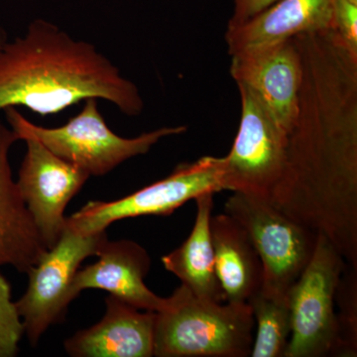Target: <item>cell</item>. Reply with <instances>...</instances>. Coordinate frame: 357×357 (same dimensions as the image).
<instances>
[{
  "instance_id": "6da1fadb",
  "label": "cell",
  "mask_w": 357,
  "mask_h": 357,
  "mask_svg": "<svg viewBox=\"0 0 357 357\" xmlns=\"http://www.w3.org/2000/svg\"><path fill=\"white\" fill-rule=\"evenodd\" d=\"M294 39L303 67L299 110L270 202L357 266V55L333 30Z\"/></svg>"
},
{
  "instance_id": "7a4b0ae2",
  "label": "cell",
  "mask_w": 357,
  "mask_h": 357,
  "mask_svg": "<svg viewBox=\"0 0 357 357\" xmlns=\"http://www.w3.org/2000/svg\"><path fill=\"white\" fill-rule=\"evenodd\" d=\"M91 98L129 116L144 109L139 89L116 66L48 21H33L23 36L0 48V110L24 107L55 114Z\"/></svg>"
},
{
  "instance_id": "3957f363",
  "label": "cell",
  "mask_w": 357,
  "mask_h": 357,
  "mask_svg": "<svg viewBox=\"0 0 357 357\" xmlns=\"http://www.w3.org/2000/svg\"><path fill=\"white\" fill-rule=\"evenodd\" d=\"M255 326L248 302L199 299L181 285L156 312L153 356H250Z\"/></svg>"
},
{
  "instance_id": "277c9868",
  "label": "cell",
  "mask_w": 357,
  "mask_h": 357,
  "mask_svg": "<svg viewBox=\"0 0 357 357\" xmlns=\"http://www.w3.org/2000/svg\"><path fill=\"white\" fill-rule=\"evenodd\" d=\"M84 102L79 114L56 128L32 123L16 107H7L4 112L18 139L27 136L36 138L53 153L89 176L107 175L126 160L148 153L163 138L187 131L185 126H176L156 129L137 137H121L107 126L98 109V98Z\"/></svg>"
},
{
  "instance_id": "5b68a950",
  "label": "cell",
  "mask_w": 357,
  "mask_h": 357,
  "mask_svg": "<svg viewBox=\"0 0 357 357\" xmlns=\"http://www.w3.org/2000/svg\"><path fill=\"white\" fill-rule=\"evenodd\" d=\"M345 265L330 239L319 234L312 259L288 291L292 331L284 357L335 356V296Z\"/></svg>"
},
{
  "instance_id": "8992f818",
  "label": "cell",
  "mask_w": 357,
  "mask_h": 357,
  "mask_svg": "<svg viewBox=\"0 0 357 357\" xmlns=\"http://www.w3.org/2000/svg\"><path fill=\"white\" fill-rule=\"evenodd\" d=\"M225 213L245 229L261 259V288L288 294L312 259L318 232L289 218L271 202L241 192L225 202Z\"/></svg>"
},
{
  "instance_id": "52a82bcc",
  "label": "cell",
  "mask_w": 357,
  "mask_h": 357,
  "mask_svg": "<svg viewBox=\"0 0 357 357\" xmlns=\"http://www.w3.org/2000/svg\"><path fill=\"white\" fill-rule=\"evenodd\" d=\"M223 190V157L206 156L176 167L171 175L128 197L89 202L67 218V227L82 234L105 231L117 220L141 215H169L206 192Z\"/></svg>"
},
{
  "instance_id": "ba28073f",
  "label": "cell",
  "mask_w": 357,
  "mask_h": 357,
  "mask_svg": "<svg viewBox=\"0 0 357 357\" xmlns=\"http://www.w3.org/2000/svg\"><path fill=\"white\" fill-rule=\"evenodd\" d=\"M105 239L107 230L82 234L66 225L58 243L28 270L27 290L15 305L33 347L51 326L64 321L68 307L74 301L70 287L75 275L84 260L96 255Z\"/></svg>"
},
{
  "instance_id": "9c48e42d",
  "label": "cell",
  "mask_w": 357,
  "mask_h": 357,
  "mask_svg": "<svg viewBox=\"0 0 357 357\" xmlns=\"http://www.w3.org/2000/svg\"><path fill=\"white\" fill-rule=\"evenodd\" d=\"M238 86L241 115L238 131L223 157V190L270 201L285 168V135L255 93Z\"/></svg>"
},
{
  "instance_id": "30bf717a",
  "label": "cell",
  "mask_w": 357,
  "mask_h": 357,
  "mask_svg": "<svg viewBox=\"0 0 357 357\" xmlns=\"http://www.w3.org/2000/svg\"><path fill=\"white\" fill-rule=\"evenodd\" d=\"M22 140L27 151L16 184L45 246L51 249L64 234L66 208L91 176L36 138L27 136Z\"/></svg>"
},
{
  "instance_id": "8fae6325",
  "label": "cell",
  "mask_w": 357,
  "mask_h": 357,
  "mask_svg": "<svg viewBox=\"0 0 357 357\" xmlns=\"http://www.w3.org/2000/svg\"><path fill=\"white\" fill-rule=\"evenodd\" d=\"M230 75L255 93L286 136L299 110L302 59L295 39L232 54Z\"/></svg>"
},
{
  "instance_id": "7c38bea8",
  "label": "cell",
  "mask_w": 357,
  "mask_h": 357,
  "mask_svg": "<svg viewBox=\"0 0 357 357\" xmlns=\"http://www.w3.org/2000/svg\"><path fill=\"white\" fill-rule=\"evenodd\" d=\"M96 256L98 261L75 275L70 287L73 300L84 290L98 289L142 311L159 312L166 307L167 298L159 297L145 284L151 260L140 244L105 239Z\"/></svg>"
},
{
  "instance_id": "4fadbf2b",
  "label": "cell",
  "mask_w": 357,
  "mask_h": 357,
  "mask_svg": "<svg viewBox=\"0 0 357 357\" xmlns=\"http://www.w3.org/2000/svg\"><path fill=\"white\" fill-rule=\"evenodd\" d=\"M98 324L68 338L65 351L73 357H151L156 312L145 311L110 295Z\"/></svg>"
},
{
  "instance_id": "5bb4252c",
  "label": "cell",
  "mask_w": 357,
  "mask_h": 357,
  "mask_svg": "<svg viewBox=\"0 0 357 357\" xmlns=\"http://www.w3.org/2000/svg\"><path fill=\"white\" fill-rule=\"evenodd\" d=\"M335 0H279L243 24L229 27V55L299 36L333 30Z\"/></svg>"
},
{
  "instance_id": "9a60e30c",
  "label": "cell",
  "mask_w": 357,
  "mask_h": 357,
  "mask_svg": "<svg viewBox=\"0 0 357 357\" xmlns=\"http://www.w3.org/2000/svg\"><path fill=\"white\" fill-rule=\"evenodd\" d=\"M18 140L0 121V266L27 273L48 249L13 178L9 152Z\"/></svg>"
},
{
  "instance_id": "2e32d148",
  "label": "cell",
  "mask_w": 357,
  "mask_h": 357,
  "mask_svg": "<svg viewBox=\"0 0 357 357\" xmlns=\"http://www.w3.org/2000/svg\"><path fill=\"white\" fill-rule=\"evenodd\" d=\"M215 272L227 302H248L262 287L261 259L248 231L227 213L211 215Z\"/></svg>"
},
{
  "instance_id": "e0dca14e",
  "label": "cell",
  "mask_w": 357,
  "mask_h": 357,
  "mask_svg": "<svg viewBox=\"0 0 357 357\" xmlns=\"http://www.w3.org/2000/svg\"><path fill=\"white\" fill-rule=\"evenodd\" d=\"M213 192L201 195L197 203L196 222L184 243L162 257V263L195 296L213 302H227L215 266L210 220Z\"/></svg>"
},
{
  "instance_id": "ac0fdd59",
  "label": "cell",
  "mask_w": 357,
  "mask_h": 357,
  "mask_svg": "<svg viewBox=\"0 0 357 357\" xmlns=\"http://www.w3.org/2000/svg\"><path fill=\"white\" fill-rule=\"evenodd\" d=\"M248 303L257 324L250 356H285L292 331L288 294L261 288Z\"/></svg>"
},
{
  "instance_id": "d6986e66",
  "label": "cell",
  "mask_w": 357,
  "mask_h": 357,
  "mask_svg": "<svg viewBox=\"0 0 357 357\" xmlns=\"http://www.w3.org/2000/svg\"><path fill=\"white\" fill-rule=\"evenodd\" d=\"M337 305V347L335 356H357V267L345 265L335 296Z\"/></svg>"
},
{
  "instance_id": "ffe728a7",
  "label": "cell",
  "mask_w": 357,
  "mask_h": 357,
  "mask_svg": "<svg viewBox=\"0 0 357 357\" xmlns=\"http://www.w3.org/2000/svg\"><path fill=\"white\" fill-rule=\"evenodd\" d=\"M23 333L22 319L11 299L10 284L0 273V357L17 356Z\"/></svg>"
},
{
  "instance_id": "44dd1931",
  "label": "cell",
  "mask_w": 357,
  "mask_h": 357,
  "mask_svg": "<svg viewBox=\"0 0 357 357\" xmlns=\"http://www.w3.org/2000/svg\"><path fill=\"white\" fill-rule=\"evenodd\" d=\"M333 30L345 46L357 55V2L335 0Z\"/></svg>"
},
{
  "instance_id": "7402d4cb",
  "label": "cell",
  "mask_w": 357,
  "mask_h": 357,
  "mask_svg": "<svg viewBox=\"0 0 357 357\" xmlns=\"http://www.w3.org/2000/svg\"><path fill=\"white\" fill-rule=\"evenodd\" d=\"M234 14L229 20V27L241 25L261 13L279 0H234Z\"/></svg>"
},
{
  "instance_id": "603a6c76",
  "label": "cell",
  "mask_w": 357,
  "mask_h": 357,
  "mask_svg": "<svg viewBox=\"0 0 357 357\" xmlns=\"http://www.w3.org/2000/svg\"><path fill=\"white\" fill-rule=\"evenodd\" d=\"M7 41H8V38H7V33L6 32V30L0 26V48H1Z\"/></svg>"
},
{
  "instance_id": "cb8c5ba5",
  "label": "cell",
  "mask_w": 357,
  "mask_h": 357,
  "mask_svg": "<svg viewBox=\"0 0 357 357\" xmlns=\"http://www.w3.org/2000/svg\"><path fill=\"white\" fill-rule=\"evenodd\" d=\"M351 1L357 2V0H351Z\"/></svg>"
}]
</instances>
